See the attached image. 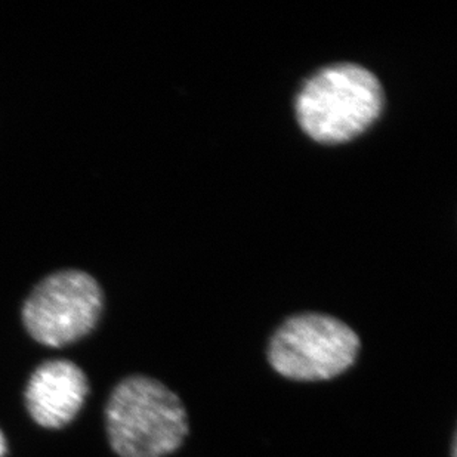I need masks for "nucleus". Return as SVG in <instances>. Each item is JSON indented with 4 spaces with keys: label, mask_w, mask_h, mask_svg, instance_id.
Returning <instances> with one entry per match:
<instances>
[{
    "label": "nucleus",
    "mask_w": 457,
    "mask_h": 457,
    "mask_svg": "<svg viewBox=\"0 0 457 457\" xmlns=\"http://www.w3.org/2000/svg\"><path fill=\"white\" fill-rule=\"evenodd\" d=\"M384 103V89L375 74L361 65L342 62L306 80L295 101V112L310 138L341 144L370 128Z\"/></svg>",
    "instance_id": "f03ea898"
},
{
    "label": "nucleus",
    "mask_w": 457,
    "mask_h": 457,
    "mask_svg": "<svg viewBox=\"0 0 457 457\" xmlns=\"http://www.w3.org/2000/svg\"><path fill=\"white\" fill-rule=\"evenodd\" d=\"M103 306V290L94 277L76 270L55 272L40 281L27 298L22 323L42 345L62 348L96 328Z\"/></svg>",
    "instance_id": "20e7f679"
},
{
    "label": "nucleus",
    "mask_w": 457,
    "mask_h": 457,
    "mask_svg": "<svg viewBox=\"0 0 457 457\" xmlns=\"http://www.w3.org/2000/svg\"><path fill=\"white\" fill-rule=\"evenodd\" d=\"M361 342L357 333L332 315L303 312L277 328L267 358L272 370L296 382L332 380L357 361Z\"/></svg>",
    "instance_id": "7ed1b4c3"
},
{
    "label": "nucleus",
    "mask_w": 457,
    "mask_h": 457,
    "mask_svg": "<svg viewBox=\"0 0 457 457\" xmlns=\"http://www.w3.org/2000/svg\"><path fill=\"white\" fill-rule=\"evenodd\" d=\"M89 394L85 371L69 360L40 364L26 386V407L40 427L60 429L73 422Z\"/></svg>",
    "instance_id": "39448f33"
},
{
    "label": "nucleus",
    "mask_w": 457,
    "mask_h": 457,
    "mask_svg": "<svg viewBox=\"0 0 457 457\" xmlns=\"http://www.w3.org/2000/svg\"><path fill=\"white\" fill-rule=\"evenodd\" d=\"M6 441H4V436L2 432H0V457H4L6 454Z\"/></svg>",
    "instance_id": "423d86ee"
},
{
    "label": "nucleus",
    "mask_w": 457,
    "mask_h": 457,
    "mask_svg": "<svg viewBox=\"0 0 457 457\" xmlns=\"http://www.w3.org/2000/svg\"><path fill=\"white\" fill-rule=\"evenodd\" d=\"M108 443L119 457H168L181 449L188 414L181 398L160 380L128 376L105 406Z\"/></svg>",
    "instance_id": "f257e3e1"
}]
</instances>
